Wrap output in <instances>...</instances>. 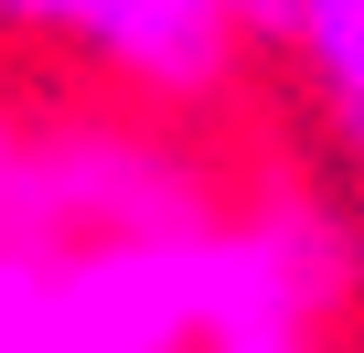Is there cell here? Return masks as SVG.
Here are the masks:
<instances>
[{"mask_svg": "<svg viewBox=\"0 0 364 353\" xmlns=\"http://www.w3.org/2000/svg\"><path fill=\"white\" fill-rule=\"evenodd\" d=\"M11 193H22V139L0 129V246H11Z\"/></svg>", "mask_w": 364, "mask_h": 353, "instance_id": "obj_6", "label": "cell"}, {"mask_svg": "<svg viewBox=\"0 0 364 353\" xmlns=\"http://www.w3.org/2000/svg\"><path fill=\"white\" fill-rule=\"evenodd\" d=\"M193 353H321L311 332H204Z\"/></svg>", "mask_w": 364, "mask_h": 353, "instance_id": "obj_5", "label": "cell"}, {"mask_svg": "<svg viewBox=\"0 0 364 353\" xmlns=\"http://www.w3.org/2000/svg\"><path fill=\"white\" fill-rule=\"evenodd\" d=\"M236 11H268V0H236Z\"/></svg>", "mask_w": 364, "mask_h": 353, "instance_id": "obj_7", "label": "cell"}, {"mask_svg": "<svg viewBox=\"0 0 364 353\" xmlns=\"http://www.w3.org/2000/svg\"><path fill=\"white\" fill-rule=\"evenodd\" d=\"M0 353H54L43 342V246H0Z\"/></svg>", "mask_w": 364, "mask_h": 353, "instance_id": "obj_4", "label": "cell"}, {"mask_svg": "<svg viewBox=\"0 0 364 353\" xmlns=\"http://www.w3.org/2000/svg\"><path fill=\"white\" fill-rule=\"evenodd\" d=\"M215 225L193 171L161 139H118V129H65L43 150H22V193H11V246H86V236H182Z\"/></svg>", "mask_w": 364, "mask_h": 353, "instance_id": "obj_1", "label": "cell"}, {"mask_svg": "<svg viewBox=\"0 0 364 353\" xmlns=\"http://www.w3.org/2000/svg\"><path fill=\"white\" fill-rule=\"evenodd\" d=\"M11 22L97 54L139 97H215L236 65V0H11Z\"/></svg>", "mask_w": 364, "mask_h": 353, "instance_id": "obj_2", "label": "cell"}, {"mask_svg": "<svg viewBox=\"0 0 364 353\" xmlns=\"http://www.w3.org/2000/svg\"><path fill=\"white\" fill-rule=\"evenodd\" d=\"M289 54H300V75L364 129V0H268L257 11Z\"/></svg>", "mask_w": 364, "mask_h": 353, "instance_id": "obj_3", "label": "cell"}, {"mask_svg": "<svg viewBox=\"0 0 364 353\" xmlns=\"http://www.w3.org/2000/svg\"><path fill=\"white\" fill-rule=\"evenodd\" d=\"M0 22H11V0H0Z\"/></svg>", "mask_w": 364, "mask_h": 353, "instance_id": "obj_8", "label": "cell"}]
</instances>
